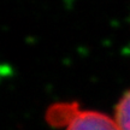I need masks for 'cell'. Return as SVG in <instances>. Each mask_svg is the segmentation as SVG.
<instances>
[{"mask_svg":"<svg viewBox=\"0 0 130 130\" xmlns=\"http://www.w3.org/2000/svg\"><path fill=\"white\" fill-rule=\"evenodd\" d=\"M66 130H119L116 122L96 111H78L66 125Z\"/></svg>","mask_w":130,"mask_h":130,"instance_id":"6da1fadb","label":"cell"},{"mask_svg":"<svg viewBox=\"0 0 130 130\" xmlns=\"http://www.w3.org/2000/svg\"><path fill=\"white\" fill-rule=\"evenodd\" d=\"M77 104H58L48 108L47 111V122L53 126L68 125L74 115L78 111Z\"/></svg>","mask_w":130,"mask_h":130,"instance_id":"7a4b0ae2","label":"cell"},{"mask_svg":"<svg viewBox=\"0 0 130 130\" xmlns=\"http://www.w3.org/2000/svg\"><path fill=\"white\" fill-rule=\"evenodd\" d=\"M115 122L119 130H130V90H128L117 104Z\"/></svg>","mask_w":130,"mask_h":130,"instance_id":"3957f363","label":"cell"}]
</instances>
